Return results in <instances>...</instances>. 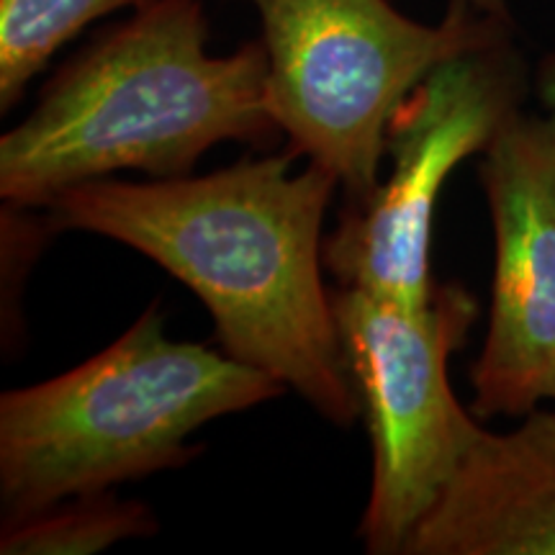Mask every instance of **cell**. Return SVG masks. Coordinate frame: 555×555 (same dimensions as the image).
I'll list each match as a JSON object with an SVG mask.
<instances>
[{"mask_svg":"<svg viewBox=\"0 0 555 555\" xmlns=\"http://www.w3.org/2000/svg\"><path fill=\"white\" fill-rule=\"evenodd\" d=\"M478 176L496 260L470 409L483 420L525 416L555 401V116L512 111Z\"/></svg>","mask_w":555,"mask_h":555,"instance_id":"obj_7","label":"cell"},{"mask_svg":"<svg viewBox=\"0 0 555 555\" xmlns=\"http://www.w3.org/2000/svg\"><path fill=\"white\" fill-rule=\"evenodd\" d=\"M294 155L247 157L198 178L90 180L52 198L41 224L147 255L206 304L227 356L352 427L360 401L322 278V224L339 183L314 163L294 170Z\"/></svg>","mask_w":555,"mask_h":555,"instance_id":"obj_1","label":"cell"},{"mask_svg":"<svg viewBox=\"0 0 555 555\" xmlns=\"http://www.w3.org/2000/svg\"><path fill=\"white\" fill-rule=\"evenodd\" d=\"M347 371L373 450L360 538L397 555L483 433L450 386V358L474 327L476 298L437 283L427 307L406 309L363 288L332 291Z\"/></svg>","mask_w":555,"mask_h":555,"instance_id":"obj_5","label":"cell"},{"mask_svg":"<svg viewBox=\"0 0 555 555\" xmlns=\"http://www.w3.org/2000/svg\"><path fill=\"white\" fill-rule=\"evenodd\" d=\"M150 0H0V111L24 95L52 54L108 13Z\"/></svg>","mask_w":555,"mask_h":555,"instance_id":"obj_10","label":"cell"},{"mask_svg":"<svg viewBox=\"0 0 555 555\" xmlns=\"http://www.w3.org/2000/svg\"><path fill=\"white\" fill-rule=\"evenodd\" d=\"M538 93L547 114L555 116V50L547 52L538 69Z\"/></svg>","mask_w":555,"mask_h":555,"instance_id":"obj_11","label":"cell"},{"mask_svg":"<svg viewBox=\"0 0 555 555\" xmlns=\"http://www.w3.org/2000/svg\"><path fill=\"white\" fill-rule=\"evenodd\" d=\"M270 373L176 343L157 304L99 356L0 397L3 522L198 457L191 435L283 397Z\"/></svg>","mask_w":555,"mask_h":555,"instance_id":"obj_3","label":"cell"},{"mask_svg":"<svg viewBox=\"0 0 555 555\" xmlns=\"http://www.w3.org/2000/svg\"><path fill=\"white\" fill-rule=\"evenodd\" d=\"M206 41L201 0H150L60 69L0 139L5 204L44 208L119 170L183 178L221 142H273L262 41L232 54H208Z\"/></svg>","mask_w":555,"mask_h":555,"instance_id":"obj_2","label":"cell"},{"mask_svg":"<svg viewBox=\"0 0 555 555\" xmlns=\"http://www.w3.org/2000/svg\"><path fill=\"white\" fill-rule=\"evenodd\" d=\"M157 532V517L142 502H124L111 491L82 494L3 522V555H90L131 538Z\"/></svg>","mask_w":555,"mask_h":555,"instance_id":"obj_9","label":"cell"},{"mask_svg":"<svg viewBox=\"0 0 555 555\" xmlns=\"http://www.w3.org/2000/svg\"><path fill=\"white\" fill-rule=\"evenodd\" d=\"M404 555H555V412L509 433L483 429Z\"/></svg>","mask_w":555,"mask_h":555,"instance_id":"obj_8","label":"cell"},{"mask_svg":"<svg viewBox=\"0 0 555 555\" xmlns=\"http://www.w3.org/2000/svg\"><path fill=\"white\" fill-rule=\"evenodd\" d=\"M262 24L268 103L291 152L335 176L350 204L378 189L388 124L450 60L506 44V21L453 0L420 24L388 0H247Z\"/></svg>","mask_w":555,"mask_h":555,"instance_id":"obj_4","label":"cell"},{"mask_svg":"<svg viewBox=\"0 0 555 555\" xmlns=\"http://www.w3.org/2000/svg\"><path fill=\"white\" fill-rule=\"evenodd\" d=\"M522 75L506 44L450 60L429 73L388 124L391 172L371 198L350 204L324 237V268L343 286L363 288L406 309L427 307L433 219L457 165L481 155L512 111Z\"/></svg>","mask_w":555,"mask_h":555,"instance_id":"obj_6","label":"cell"},{"mask_svg":"<svg viewBox=\"0 0 555 555\" xmlns=\"http://www.w3.org/2000/svg\"><path fill=\"white\" fill-rule=\"evenodd\" d=\"M463 3H468L470 9L486 13V16L506 21V24H509V9H506V0H463Z\"/></svg>","mask_w":555,"mask_h":555,"instance_id":"obj_12","label":"cell"}]
</instances>
